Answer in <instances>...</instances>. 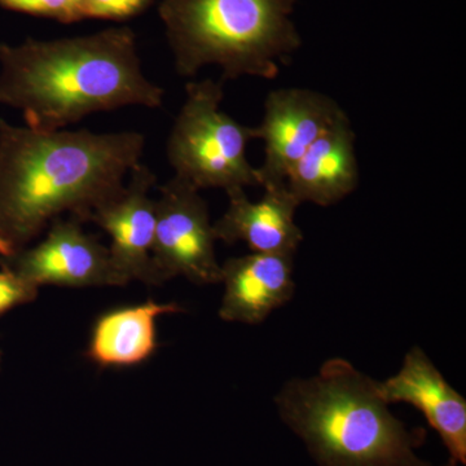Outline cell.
I'll use <instances>...</instances> for the list:
<instances>
[{"label":"cell","mask_w":466,"mask_h":466,"mask_svg":"<svg viewBox=\"0 0 466 466\" xmlns=\"http://www.w3.org/2000/svg\"><path fill=\"white\" fill-rule=\"evenodd\" d=\"M156 229L150 251L153 285L183 276L193 284L220 283L216 236L200 191L173 177L158 187Z\"/></svg>","instance_id":"obj_6"},{"label":"cell","mask_w":466,"mask_h":466,"mask_svg":"<svg viewBox=\"0 0 466 466\" xmlns=\"http://www.w3.org/2000/svg\"><path fill=\"white\" fill-rule=\"evenodd\" d=\"M259 201L251 202L245 189L227 192L228 208L213 225L217 240L233 245L242 241L253 253L296 256L303 240L294 222L299 202L287 184L267 187Z\"/></svg>","instance_id":"obj_11"},{"label":"cell","mask_w":466,"mask_h":466,"mask_svg":"<svg viewBox=\"0 0 466 466\" xmlns=\"http://www.w3.org/2000/svg\"><path fill=\"white\" fill-rule=\"evenodd\" d=\"M182 311L177 303L148 299L104 312L92 327L86 358L100 368L140 366L157 351V319Z\"/></svg>","instance_id":"obj_14"},{"label":"cell","mask_w":466,"mask_h":466,"mask_svg":"<svg viewBox=\"0 0 466 466\" xmlns=\"http://www.w3.org/2000/svg\"><path fill=\"white\" fill-rule=\"evenodd\" d=\"M388 404L408 403L424 415L449 452L447 466L466 464V400L415 346L407 352L397 375L377 381Z\"/></svg>","instance_id":"obj_9"},{"label":"cell","mask_w":466,"mask_h":466,"mask_svg":"<svg viewBox=\"0 0 466 466\" xmlns=\"http://www.w3.org/2000/svg\"><path fill=\"white\" fill-rule=\"evenodd\" d=\"M155 0H81L79 14L82 18L125 20L137 16Z\"/></svg>","instance_id":"obj_16"},{"label":"cell","mask_w":466,"mask_h":466,"mask_svg":"<svg viewBox=\"0 0 466 466\" xmlns=\"http://www.w3.org/2000/svg\"><path fill=\"white\" fill-rule=\"evenodd\" d=\"M82 226L73 218H58L38 244L0 258V268L38 288L125 287L130 283L113 263L109 248Z\"/></svg>","instance_id":"obj_7"},{"label":"cell","mask_w":466,"mask_h":466,"mask_svg":"<svg viewBox=\"0 0 466 466\" xmlns=\"http://www.w3.org/2000/svg\"><path fill=\"white\" fill-rule=\"evenodd\" d=\"M0 361H2V352H0Z\"/></svg>","instance_id":"obj_19"},{"label":"cell","mask_w":466,"mask_h":466,"mask_svg":"<svg viewBox=\"0 0 466 466\" xmlns=\"http://www.w3.org/2000/svg\"><path fill=\"white\" fill-rule=\"evenodd\" d=\"M299 205L330 207L357 189L359 165L355 133L348 115L336 122L291 167L285 179Z\"/></svg>","instance_id":"obj_13"},{"label":"cell","mask_w":466,"mask_h":466,"mask_svg":"<svg viewBox=\"0 0 466 466\" xmlns=\"http://www.w3.org/2000/svg\"><path fill=\"white\" fill-rule=\"evenodd\" d=\"M275 403L319 466H431L416 453L424 429L408 431L377 381L346 359H329L317 375L290 380Z\"/></svg>","instance_id":"obj_3"},{"label":"cell","mask_w":466,"mask_h":466,"mask_svg":"<svg viewBox=\"0 0 466 466\" xmlns=\"http://www.w3.org/2000/svg\"><path fill=\"white\" fill-rule=\"evenodd\" d=\"M291 254L251 253L227 259L220 283L225 285L219 318L228 323L260 324L289 302L296 284Z\"/></svg>","instance_id":"obj_12"},{"label":"cell","mask_w":466,"mask_h":466,"mask_svg":"<svg viewBox=\"0 0 466 466\" xmlns=\"http://www.w3.org/2000/svg\"><path fill=\"white\" fill-rule=\"evenodd\" d=\"M164 96V88L144 75L130 27L0 45V104L20 110L36 130H64L126 106L161 108Z\"/></svg>","instance_id":"obj_2"},{"label":"cell","mask_w":466,"mask_h":466,"mask_svg":"<svg viewBox=\"0 0 466 466\" xmlns=\"http://www.w3.org/2000/svg\"><path fill=\"white\" fill-rule=\"evenodd\" d=\"M343 116L345 110L321 92L308 88L269 92L262 122L254 127L256 140L265 143V161L257 167L260 187L284 184L291 167Z\"/></svg>","instance_id":"obj_8"},{"label":"cell","mask_w":466,"mask_h":466,"mask_svg":"<svg viewBox=\"0 0 466 466\" xmlns=\"http://www.w3.org/2000/svg\"><path fill=\"white\" fill-rule=\"evenodd\" d=\"M38 293L39 288L35 285L9 269L0 268V317L18 306L34 302Z\"/></svg>","instance_id":"obj_17"},{"label":"cell","mask_w":466,"mask_h":466,"mask_svg":"<svg viewBox=\"0 0 466 466\" xmlns=\"http://www.w3.org/2000/svg\"><path fill=\"white\" fill-rule=\"evenodd\" d=\"M0 7L64 24L82 20L76 0H0Z\"/></svg>","instance_id":"obj_15"},{"label":"cell","mask_w":466,"mask_h":466,"mask_svg":"<svg viewBox=\"0 0 466 466\" xmlns=\"http://www.w3.org/2000/svg\"><path fill=\"white\" fill-rule=\"evenodd\" d=\"M223 86L222 79L187 84L186 100L168 135L167 156L174 177L198 191L260 187L258 171L247 157L256 130L220 109Z\"/></svg>","instance_id":"obj_5"},{"label":"cell","mask_w":466,"mask_h":466,"mask_svg":"<svg viewBox=\"0 0 466 466\" xmlns=\"http://www.w3.org/2000/svg\"><path fill=\"white\" fill-rule=\"evenodd\" d=\"M157 177L147 165L137 164L128 175L124 192L100 208L90 222L110 238V256L128 281L153 285L150 251L156 229V200L150 191Z\"/></svg>","instance_id":"obj_10"},{"label":"cell","mask_w":466,"mask_h":466,"mask_svg":"<svg viewBox=\"0 0 466 466\" xmlns=\"http://www.w3.org/2000/svg\"><path fill=\"white\" fill-rule=\"evenodd\" d=\"M79 2H81V0H76V5H78V9H79Z\"/></svg>","instance_id":"obj_18"},{"label":"cell","mask_w":466,"mask_h":466,"mask_svg":"<svg viewBox=\"0 0 466 466\" xmlns=\"http://www.w3.org/2000/svg\"><path fill=\"white\" fill-rule=\"evenodd\" d=\"M137 131H43L0 119V258L16 256L64 216L90 222L143 157Z\"/></svg>","instance_id":"obj_1"},{"label":"cell","mask_w":466,"mask_h":466,"mask_svg":"<svg viewBox=\"0 0 466 466\" xmlns=\"http://www.w3.org/2000/svg\"><path fill=\"white\" fill-rule=\"evenodd\" d=\"M299 0H162L175 70L195 76L208 66L222 69V81L241 76L274 79L300 47L290 20Z\"/></svg>","instance_id":"obj_4"}]
</instances>
